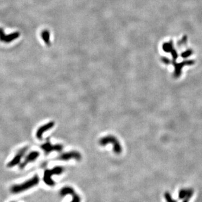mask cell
<instances>
[{
  "mask_svg": "<svg viewBox=\"0 0 202 202\" xmlns=\"http://www.w3.org/2000/svg\"><path fill=\"white\" fill-rule=\"evenodd\" d=\"M39 181V177L37 175H35L30 180L25 181L21 184L15 185L12 186L11 191L14 194H18L21 192H24L33 186L37 185Z\"/></svg>",
  "mask_w": 202,
  "mask_h": 202,
  "instance_id": "1",
  "label": "cell"
},
{
  "mask_svg": "<svg viewBox=\"0 0 202 202\" xmlns=\"http://www.w3.org/2000/svg\"><path fill=\"white\" fill-rule=\"evenodd\" d=\"M99 144L101 146H106L108 144L113 145V152L115 154H120L122 151V146L115 137L113 135H107L101 138Z\"/></svg>",
  "mask_w": 202,
  "mask_h": 202,
  "instance_id": "2",
  "label": "cell"
},
{
  "mask_svg": "<svg viewBox=\"0 0 202 202\" xmlns=\"http://www.w3.org/2000/svg\"><path fill=\"white\" fill-rule=\"evenodd\" d=\"M63 168L62 167H56L52 170H47L44 173L43 180L48 185H53L54 182L51 179V176L53 175H59L63 172Z\"/></svg>",
  "mask_w": 202,
  "mask_h": 202,
  "instance_id": "3",
  "label": "cell"
},
{
  "mask_svg": "<svg viewBox=\"0 0 202 202\" xmlns=\"http://www.w3.org/2000/svg\"><path fill=\"white\" fill-rule=\"evenodd\" d=\"M41 148L46 153V154H49L53 151L60 152L63 149V146L61 144H55L52 145L49 141H47L45 143L41 145Z\"/></svg>",
  "mask_w": 202,
  "mask_h": 202,
  "instance_id": "4",
  "label": "cell"
},
{
  "mask_svg": "<svg viewBox=\"0 0 202 202\" xmlns=\"http://www.w3.org/2000/svg\"><path fill=\"white\" fill-rule=\"evenodd\" d=\"M58 158L61 161H68L71 159L79 161L81 159V154L78 151L73 150L61 154Z\"/></svg>",
  "mask_w": 202,
  "mask_h": 202,
  "instance_id": "5",
  "label": "cell"
},
{
  "mask_svg": "<svg viewBox=\"0 0 202 202\" xmlns=\"http://www.w3.org/2000/svg\"><path fill=\"white\" fill-rule=\"evenodd\" d=\"M28 147H25L20 149L17 152V154L15 155L14 158L7 164V167L11 168V167H13L15 166L16 165H18L20 162V161H21V158H23V157L24 155V154H25L26 152L28 150Z\"/></svg>",
  "mask_w": 202,
  "mask_h": 202,
  "instance_id": "6",
  "label": "cell"
},
{
  "mask_svg": "<svg viewBox=\"0 0 202 202\" xmlns=\"http://www.w3.org/2000/svg\"><path fill=\"white\" fill-rule=\"evenodd\" d=\"M173 65L175 67V72H174V76L176 78H179L181 74V70L184 66L186 65H192L194 64V61L192 60L183 61L181 63H176V62H173Z\"/></svg>",
  "mask_w": 202,
  "mask_h": 202,
  "instance_id": "7",
  "label": "cell"
},
{
  "mask_svg": "<svg viewBox=\"0 0 202 202\" xmlns=\"http://www.w3.org/2000/svg\"><path fill=\"white\" fill-rule=\"evenodd\" d=\"M39 156V153L37 151H33L32 152L29 153L28 154L27 157L25 158L24 161L22 162L20 168L21 169H24L29 163L32 162L34 161L35 160H37L38 157Z\"/></svg>",
  "mask_w": 202,
  "mask_h": 202,
  "instance_id": "8",
  "label": "cell"
},
{
  "mask_svg": "<svg viewBox=\"0 0 202 202\" xmlns=\"http://www.w3.org/2000/svg\"><path fill=\"white\" fill-rule=\"evenodd\" d=\"M54 126V122L50 121L47 123L45 125H43L41 127L38 129L37 132L36 133V137L38 139L42 140L43 133L46 132L48 130H50L51 129L53 128Z\"/></svg>",
  "mask_w": 202,
  "mask_h": 202,
  "instance_id": "9",
  "label": "cell"
},
{
  "mask_svg": "<svg viewBox=\"0 0 202 202\" xmlns=\"http://www.w3.org/2000/svg\"><path fill=\"white\" fill-rule=\"evenodd\" d=\"M163 50L165 51V52H170L171 53L172 57H173V62H175L177 58L178 55H177L176 51L175 49H174V48H173L172 42L171 41L170 43H164V44L163 46Z\"/></svg>",
  "mask_w": 202,
  "mask_h": 202,
  "instance_id": "10",
  "label": "cell"
},
{
  "mask_svg": "<svg viewBox=\"0 0 202 202\" xmlns=\"http://www.w3.org/2000/svg\"><path fill=\"white\" fill-rule=\"evenodd\" d=\"M193 194L194 190L191 188L183 189L179 191V198L181 199H184L185 198H191Z\"/></svg>",
  "mask_w": 202,
  "mask_h": 202,
  "instance_id": "11",
  "label": "cell"
},
{
  "mask_svg": "<svg viewBox=\"0 0 202 202\" xmlns=\"http://www.w3.org/2000/svg\"><path fill=\"white\" fill-rule=\"evenodd\" d=\"M42 38L44 40V41L47 44H48L49 42V33L48 31H46L43 32L42 33Z\"/></svg>",
  "mask_w": 202,
  "mask_h": 202,
  "instance_id": "12",
  "label": "cell"
},
{
  "mask_svg": "<svg viewBox=\"0 0 202 202\" xmlns=\"http://www.w3.org/2000/svg\"><path fill=\"white\" fill-rule=\"evenodd\" d=\"M165 198L167 202H177L176 200H175L172 198L171 195L169 192L165 193Z\"/></svg>",
  "mask_w": 202,
  "mask_h": 202,
  "instance_id": "13",
  "label": "cell"
},
{
  "mask_svg": "<svg viewBox=\"0 0 202 202\" xmlns=\"http://www.w3.org/2000/svg\"><path fill=\"white\" fill-rule=\"evenodd\" d=\"M192 53H193V51H192V50H191V49L186 50V51H185L184 52L182 53V54H181V57L184 58V59H186L187 57H189L192 54Z\"/></svg>",
  "mask_w": 202,
  "mask_h": 202,
  "instance_id": "14",
  "label": "cell"
},
{
  "mask_svg": "<svg viewBox=\"0 0 202 202\" xmlns=\"http://www.w3.org/2000/svg\"><path fill=\"white\" fill-rule=\"evenodd\" d=\"M162 61L165 63V64H167V65H169V64H170V60L167 58H166V57H163L161 59Z\"/></svg>",
  "mask_w": 202,
  "mask_h": 202,
  "instance_id": "15",
  "label": "cell"
}]
</instances>
